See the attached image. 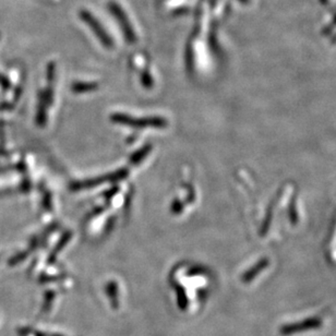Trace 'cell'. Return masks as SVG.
I'll return each instance as SVG.
<instances>
[{"label":"cell","mask_w":336,"mask_h":336,"mask_svg":"<svg viewBox=\"0 0 336 336\" xmlns=\"http://www.w3.org/2000/svg\"><path fill=\"white\" fill-rule=\"evenodd\" d=\"M321 326H322V320L318 317H313L305 319L303 321H298V322L285 324L280 328V333L284 336H288L305 331L317 330V328H320Z\"/></svg>","instance_id":"cell-1"},{"label":"cell","mask_w":336,"mask_h":336,"mask_svg":"<svg viewBox=\"0 0 336 336\" xmlns=\"http://www.w3.org/2000/svg\"><path fill=\"white\" fill-rule=\"evenodd\" d=\"M107 294L109 296V299H111V303L114 309L118 308V291H117V287H116V284H109L108 287H107Z\"/></svg>","instance_id":"cell-4"},{"label":"cell","mask_w":336,"mask_h":336,"mask_svg":"<svg viewBox=\"0 0 336 336\" xmlns=\"http://www.w3.org/2000/svg\"><path fill=\"white\" fill-rule=\"evenodd\" d=\"M80 16H81L83 22H85V23L91 27L93 33L97 36L100 43L103 44L105 47H107V48L113 47V41L111 39V36L107 34V32H105L103 25H102L90 12H87L86 10H82L81 12H80Z\"/></svg>","instance_id":"cell-2"},{"label":"cell","mask_w":336,"mask_h":336,"mask_svg":"<svg viewBox=\"0 0 336 336\" xmlns=\"http://www.w3.org/2000/svg\"><path fill=\"white\" fill-rule=\"evenodd\" d=\"M266 266V263L263 262V263H259L258 265H255L253 268H251L249 272H247L244 277H243V281L245 283H249L252 279H254V276H257L258 273L261 271L262 268H264Z\"/></svg>","instance_id":"cell-5"},{"label":"cell","mask_w":336,"mask_h":336,"mask_svg":"<svg viewBox=\"0 0 336 336\" xmlns=\"http://www.w3.org/2000/svg\"><path fill=\"white\" fill-rule=\"evenodd\" d=\"M109 9H111V11H112V13L114 14V16L117 19H118V22H119V24L121 26V30H122L123 33H125L127 41L130 42V43L136 42V33L133 31V27L131 26V24H130V22L128 20V17L126 16V13L123 12L120 7L117 4H115V3L109 4Z\"/></svg>","instance_id":"cell-3"},{"label":"cell","mask_w":336,"mask_h":336,"mask_svg":"<svg viewBox=\"0 0 336 336\" xmlns=\"http://www.w3.org/2000/svg\"><path fill=\"white\" fill-rule=\"evenodd\" d=\"M177 293H178V306H179V308H180V310H186L187 306H188V300H187V296H186L185 290L182 288H180V287H178Z\"/></svg>","instance_id":"cell-6"}]
</instances>
